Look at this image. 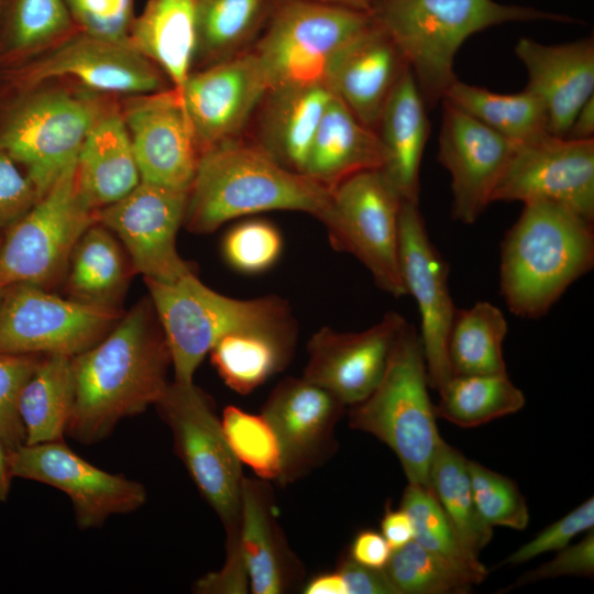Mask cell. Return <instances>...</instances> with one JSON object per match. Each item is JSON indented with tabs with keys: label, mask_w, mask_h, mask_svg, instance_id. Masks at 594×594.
Wrapping results in <instances>:
<instances>
[{
	"label": "cell",
	"mask_w": 594,
	"mask_h": 594,
	"mask_svg": "<svg viewBox=\"0 0 594 594\" xmlns=\"http://www.w3.org/2000/svg\"><path fill=\"white\" fill-rule=\"evenodd\" d=\"M170 365L165 334L151 299H144L72 358L74 403L66 435L82 444L102 441L119 421L160 402Z\"/></svg>",
	"instance_id": "cell-1"
},
{
	"label": "cell",
	"mask_w": 594,
	"mask_h": 594,
	"mask_svg": "<svg viewBox=\"0 0 594 594\" xmlns=\"http://www.w3.org/2000/svg\"><path fill=\"white\" fill-rule=\"evenodd\" d=\"M330 195V188L285 168L256 144L239 138L201 153L184 226L206 234L233 219L275 210L300 211L321 220Z\"/></svg>",
	"instance_id": "cell-2"
},
{
	"label": "cell",
	"mask_w": 594,
	"mask_h": 594,
	"mask_svg": "<svg viewBox=\"0 0 594 594\" xmlns=\"http://www.w3.org/2000/svg\"><path fill=\"white\" fill-rule=\"evenodd\" d=\"M369 13L402 52L428 109L458 79L454 59L471 35L512 22H574L561 13L495 0H376Z\"/></svg>",
	"instance_id": "cell-3"
},
{
	"label": "cell",
	"mask_w": 594,
	"mask_h": 594,
	"mask_svg": "<svg viewBox=\"0 0 594 594\" xmlns=\"http://www.w3.org/2000/svg\"><path fill=\"white\" fill-rule=\"evenodd\" d=\"M593 265V223L553 204H526L502 243L501 293L515 316L536 319Z\"/></svg>",
	"instance_id": "cell-4"
},
{
	"label": "cell",
	"mask_w": 594,
	"mask_h": 594,
	"mask_svg": "<svg viewBox=\"0 0 594 594\" xmlns=\"http://www.w3.org/2000/svg\"><path fill=\"white\" fill-rule=\"evenodd\" d=\"M419 334L407 324L374 391L350 406L349 426L385 443L398 458L408 483L429 485L440 439Z\"/></svg>",
	"instance_id": "cell-5"
},
{
	"label": "cell",
	"mask_w": 594,
	"mask_h": 594,
	"mask_svg": "<svg viewBox=\"0 0 594 594\" xmlns=\"http://www.w3.org/2000/svg\"><path fill=\"white\" fill-rule=\"evenodd\" d=\"M144 280L178 382H193L205 356L226 334L295 323L285 299L229 297L206 286L194 272L173 282Z\"/></svg>",
	"instance_id": "cell-6"
},
{
	"label": "cell",
	"mask_w": 594,
	"mask_h": 594,
	"mask_svg": "<svg viewBox=\"0 0 594 594\" xmlns=\"http://www.w3.org/2000/svg\"><path fill=\"white\" fill-rule=\"evenodd\" d=\"M103 111L98 100L67 90L20 91L0 121V150L23 166L40 199L77 160Z\"/></svg>",
	"instance_id": "cell-7"
},
{
	"label": "cell",
	"mask_w": 594,
	"mask_h": 594,
	"mask_svg": "<svg viewBox=\"0 0 594 594\" xmlns=\"http://www.w3.org/2000/svg\"><path fill=\"white\" fill-rule=\"evenodd\" d=\"M371 23L364 11L314 0H276L252 51L270 88L326 84L332 61Z\"/></svg>",
	"instance_id": "cell-8"
},
{
	"label": "cell",
	"mask_w": 594,
	"mask_h": 594,
	"mask_svg": "<svg viewBox=\"0 0 594 594\" xmlns=\"http://www.w3.org/2000/svg\"><path fill=\"white\" fill-rule=\"evenodd\" d=\"M403 198L383 169L356 173L331 189L321 222L330 244L354 256L382 290L406 296L399 266Z\"/></svg>",
	"instance_id": "cell-9"
},
{
	"label": "cell",
	"mask_w": 594,
	"mask_h": 594,
	"mask_svg": "<svg viewBox=\"0 0 594 594\" xmlns=\"http://www.w3.org/2000/svg\"><path fill=\"white\" fill-rule=\"evenodd\" d=\"M169 427L175 451L199 493L222 521L227 537L240 534L244 475L210 398L194 382H169L155 405Z\"/></svg>",
	"instance_id": "cell-10"
},
{
	"label": "cell",
	"mask_w": 594,
	"mask_h": 594,
	"mask_svg": "<svg viewBox=\"0 0 594 594\" xmlns=\"http://www.w3.org/2000/svg\"><path fill=\"white\" fill-rule=\"evenodd\" d=\"M76 161L7 230L0 248V286L31 284L45 288L52 284L67 270L84 232L97 221V210L79 193Z\"/></svg>",
	"instance_id": "cell-11"
},
{
	"label": "cell",
	"mask_w": 594,
	"mask_h": 594,
	"mask_svg": "<svg viewBox=\"0 0 594 594\" xmlns=\"http://www.w3.org/2000/svg\"><path fill=\"white\" fill-rule=\"evenodd\" d=\"M117 307L65 299L31 284L8 288L0 306V352L75 356L120 320Z\"/></svg>",
	"instance_id": "cell-12"
},
{
	"label": "cell",
	"mask_w": 594,
	"mask_h": 594,
	"mask_svg": "<svg viewBox=\"0 0 594 594\" xmlns=\"http://www.w3.org/2000/svg\"><path fill=\"white\" fill-rule=\"evenodd\" d=\"M494 201L548 202L594 221V140L547 133L516 143Z\"/></svg>",
	"instance_id": "cell-13"
},
{
	"label": "cell",
	"mask_w": 594,
	"mask_h": 594,
	"mask_svg": "<svg viewBox=\"0 0 594 594\" xmlns=\"http://www.w3.org/2000/svg\"><path fill=\"white\" fill-rule=\"evenodd\" d=\"M10 466L13 477L64 492L80 529L98 528L113 515L135 512L147 499L142 483L97 468L64 440L22 444L10 453Z\"/></svg>",
	"instance_id": "cell-14"
},
{
	"label": "cell",
	"mask_w": 594,
	"mask_h": 594,
	"mask_svg": "<svg viewBox=\"0 0 594 594\" xmlns=\"http://www.w3.org/2000/svg\"><path fill=\"white\" fill-rule=\"evenodd\" d=\"M19 91L56 77H73L86 87L108 94L146 95L163 90L162 72L130 42H119L80 31L25 65L7 69Z\"/></svg>",
	"instance_id": "cell-15"
},
{
	"label": "cell",
	"mask_w": 594,
	"mask_h": 594,
	"mask_svg": "<svg viewBox=\"0 0 594 594\" xmlns=\"http://www.w3.org/2000/svg\"><path fill=\"white\" fill-rule=\"evenodd\" d=\"M188 191L141 180L120 200L96 211L97 222L116 233L144 279L173 282L191 272L176 248Z\"/></svg>",
	"instance_id": "cell-16"
},
{
	"label": "cell",
	"mask_w": 594,
	"mask_h": 594,
	"mask_svg": "<svg viewBox=\"0 0 594 594\" xmlns=\"http://www.w3.org/2000/svg\"><path fill=\"white\" fill-rule=\"evenodd\" d=\"M399 266L406 293L419 310L429 386L439 391L452 377L448 338L458 308L450 294L448 264L429 238L418 204L408 201L399 218Z\"/></svg>",
	"instance_id": "cell-17"
},
{
	"label": "cell",
	"mask_w": 594,
	"mask_h": 594,
	"mask_svg": "<svg viewBox=\"0 0 594 594\" xmlns=\"http://www.w3.org/2000/svg\"><path fill=\"white\" fill-rule=\"evenodd\" d=\"M270 89L252 51L191 72L182 99L201 153L239 139Z\"/></svg>",
	"instance_id": "cell-18"
},
{
	"label": "cell",
	"mask_w": 594,
	"mask_h": 594,
	"mask_svg": "<svg viewBox=\"0 0 594 594\" xmlns=\"http://www.w3.org/2000/svg\"><path fill=\"white\" fill-rule=\"evenodd\" d=\"M407 324L400 314L389 311L372 327L358 332L320 328L308 342L302 377L345 406L364 400L383 377Z\"/></svg>",
	"instance_id": "cell-19"
},
{
	"label": "cell",
	"mask_w": 594,
	"mask_h": 594,
	"mask_svg": "<svg viewBox=\"0 0 594 594\" xmlns=\"http://www.w3.org/2000/svg\"><path fill=\"white\" fill-rule=\"evenodd\" d=\"M516 143L442 101L438 160L451 177L452 217L474 223L486 207Z\"/></svg>",
	"instance_id": "cell-20"
},
{
	"label": "cell",
	"mask_w": 594,
	"mask_h": 594,
	"mask_svg": "<svg viewBox=\"0 0 594 594\" xmlns=\"http://www.w3.org/2000/svg\"><path fill=\"white\" fill-rule=\"evenodd\" d=\"M346 406L302 376L283 380L261 414L273 427L282 452L280 484H289L321 464L336 449L334 429Z\"/></svg>",
	"instance_id": "cell-21"
},
{
	"label": "cell",
	"mask_w": 594,
	"mask_h": 594,
	"mask_svg": "<svg viewBox=\"0 0 594 594\" xmlns=\"http://www.w3.org/2000/svg\"><path fill=\"white\" fill-rule=\"evenodd\" d=\"M123 118L141 180L188 191L200 152L182 96L173 88L141 95Z\"/></svg>",
	"instance_id": "cell-22"
},
{
	"label": "cell",
	"mask_w": 594,
	"mask_h": 594,
	"mask_svg": "<svg viewBox=\"0 0 594 594\" xmlns=\"http://www.w3.org/2000/svg\"><path fill=\"white\" fill-rule=\"evenodd\" d=\"M515 53L527 72L526 89L542 103L548 132L564 138L581 107L594 97V40L548 45L529 37Z\"/></svg>",
	"instance_id": "cell-23"
},
{
	"label": "cell",
	"mask_w": 594,
	"mask_h": 594,
	"mask_svg": "<svg viewBox=\"0 0 594 594\" xmlns=\"http://www.w3.org/2000/svg\"><path fill=\"white\" fill-rule=\"evenodd\" d=\"M408 68L397 45L372 20L332 61L326 84L364 125L376 130L393 89Z\"/></svg>",
	"instance_id": "cell-24"
},
{
	"label": "cell",
	"mask_w": 594,
	"mask_h": 594,
	"mask_svg": "<svg viewBox=\"0 0 594 594\" xmlns=\"http://www.w3.org/2000/svg\"><path fill=\"white\" fill-rule=\"evenodd\" d=\"M331 97L326 84L271 87L257 108L253 143L285 168L304 174L314 136Z\"/></svg>",
	"instance_id": "cell-25"
},
{
	"label": "cell",
	"mask_w": 594,
	"mask_h": 594,
	"mask_svg": "<svg viewBox=\"0 0 594 594\" xmlns=\"http://www.w3.org/2000/svg\"><path fill=\"white\" fill-rule=\"evenodd\" d=\"M386 148L376 132L364 125L333 94L314 136L304 174L332 189L345 178L383 169Z\"/></svg>",
	"instance_id": "cell-26"
},
{
	"label": "cell",
	"mask_w": 594,
	"mask_h": 594,
	"mask_svg": "<svg viewBox=\"0 0 594 594\" xmlns=\"http://www.w3.org/2000/svg\"><path fill=\"white\" fill-rule=\"evenodd\" d=\"M80 195L95 210L111 205L135 188L141 176L123 118L105 110L87 134L76 161Z\"/></svg>",
	"instance_id": "cell-27"
},
{
	"label": "cell",
	"mask_w": 594,
	"mask_h": 594,
	"mask_svg": "<svg viewBox=\"0 0 594 594\" xmlns=\"http://www.w3.org/2000/svg\"><path fill=\"white\" fill-rule=\"evenodd\" d=\"M426 102L408 68L393 89L376 132L387 152L383 172L404 201L418 204L420 165L429 136Z\"/></svg>",
	"instance_id": "cell-28"
},
{
	"label": "cell",
	"mask_w": 594,
	"mask_h": 594,
	"mask_svg": "<svg viewBox=\"0 0 594 594\" xmlns=\"http://www.w3.org/2000/svg\"><path fill=\"white\" fill-rule=\"evenodd\" d=\"M270 488L244 477L241 496L240 548L254 594H280L295 582L298 565L275 521Z\"/></svg>",
	"instance_id": "cell-29"
},
{
	"label": "cell",
	"mask_w": 594,
	"mask_h": 594,
	"mask_svg": "<svg viewBox=\"0 0 594 594\" xmlns=\"http://www.w3.org/2000/svg\"><path fill=\"white\" fill-rule=\"evenodd\" d=\"M197 0H148L134 16L130 44L169 78L179 95L195 62Z\"/></svg>",
	"instance_id": "cell-30"
},
{
	"label": "cell",
	"mask_w": 594,
	"mask_h": 594,
	"mask_svg": "<svg viewBox=\"0 0 594 594\" xmlns=\"http://www.w3.org/2000/svg\"><path fill=\"white\" fill-rule=\"evenodd\" d=\"M295 341V323L243 329L219 339L209 353L224 384L246 395L287 365Z\"/></svg>",
	"instance_id": "cell-31"
},
{
	"label": "cell",
	"mask_w": 594,
	"mask_h": 594,
	"mask_svg": "<svg viewBox=\"0 0 594 594\" xmlns=\"http://www.w3.org/2000/svg\"><path fill=\"white\" fill-rule=\"evenodd\" d=\"M74 403L72 358L42 355L19 399L24 444L63 441Z\"/></svg>",
	"instance_id": "cell-32"
},
{
	"label": "cell",
	"mask_w": 594,
	"mask_h": 594,
	"mask_svg": "<svg viewBox=\"0 0 594 594\" xmlns=\"http://www.w3.org/2000/svg\"><path fill=\"white\" fill-rule=\"evenodd\" d=\"M276 0H197L195 61L216 64L253 47Z\"/></svg>",
	"instance_id": "cell-33"
},
{
	"label": "cell",
	"mask_w": 594,
	"mask_h": 594,
	"mask_svg": "<svg viewBox=\"0 0 594 594\" xmlns=\"http://www.w3.org/2000/svg\"><path fill=\"white\" fill-rule=\"evenodd\" d=\"M67 271L72 298L87 304L116 307L127 286L121 248L110 230L97 221L78 240Z\"/></svg>",
	"instance_id": "cell-34"
},
{
	"label": "cell",
	"mask_w": 594,
	"mask_h": 594,
	"mask_svg": "<svg viewBox=\"0 0 594 594\" xmlns=\"http://www.w3.org/2000/svg\"><path fill=\"white\" fill-rule=\"evenodd\" d=\"M442 101L515 143L549 133L541 101L526 88L516 94H498L455 79Z\"/></svg>",
	"instance_id": "cell-35"
},
{
	"label": "cell",
	"mask_w": 594,
	"mask_h": 594,
	"mask_svg": "<svg viewBox=\"0 0 594 594\" xmlns=\"http://www.w3.org/2000/svg\"><path fill=\"white\" fill-rule=\"evenodd\" d=\"M77 31L65 0H6L0 16V64L13 67Z\"/></svg>",
	"instance_id": "cell-36"
},
{
	"label": "cell",
	"mask_w": 594,
	"mask_h": 594,
	"mask_svg": "<svg viewBox=\"0 0 594 594\" xmlns=\"http://www.w3.org/2000/svg\"><path fill=\"white\" fill-rule=\"evenodd\" d=\"M508 331L502 310L488 301L457 309L448 338L452 375L507 373L503 343Z\"/></svg>",
	"instance_id": "cell-37"
},
{
	"label": "cell",
	"mask_w": 594,
	"mask_h": 594,
	"mask_svg": "<svg viewBox=\"0 0 594 594\" xmlns=\"http://www.w3.org/2000/svg\"><path fill=\"white\" fill-rule=\"evenodd\" d=\"M429 485L463 548L479 558L493 537L476 509L468 459L440 437L429 473Z\"/></svg>",
	"instance_id": "cell-38"
},
{
	"label": "cell",
	"mask_w": 594,
	"mask_h": 594,
	"mask_svg": "<svg viewBox=\"0 0 594 594\" xmlns=\"http://www.w3.org/2000/svg\"><path fill=\"white\" fill-rule=\"evenodd\" d=\"M436 416L462 428H473L519 411L526 398L507 373L452 375L438 391Z\"/></svg>",
	"instance_id": "cell-39"
},
{
	"label": "cell",
	"mask_w": 594,
	"mask_h": 594,
	"mask_svg": "<svg viewBox=\"0 0 594 594\" xmlns=\"http://www.w3.org/2000/svg\"><path fill=\"white\" fill-rule=\"evenodd\" d=\"M384 571L398 594H462L481 583L470 572L415 540L393 550Z\"/></svg>",
	"instance_id": "cell-40"
},
{
	"label": "cell",
	"mask_w": 594,
	"mask_h": 594,
	"mask_svg": "<svg viewBox=\"0 0 594 594\" xmlns=\"http://www.w3.org/2000/svg\"><path fill=\"white\" fill-rule=\"evenodd\" d=\"M399 507L411 520L416 542L470 572L480 582L485 580L486 568L463 548L430 487L408 483Z\"/></svg>",
	"instance_id": "cell-41"
},
{
	"label": "cell",
	"mask_w": 594,
	"mask_h": 594,
	"mask_svg": "<svg viewBox=\"0 0 594 594\" xmlns=\"http://www.w3.org/2000/svg\"><path fill=\"white\" fill-rule=\"evenodd\" d=\"M221 425L227 441L241 464L266 481L282 474V452L277 436L262 415L250 414L235 406L222 411Z\"/></svg>",
	"instance_id": "cell-42"
},
{
	"label": "cell",
	"mask_w": 594,
	"mask_h": 594,
	"mask_svg": "<svg viewBox=\"0 0 594 594\" xmlns=\"http://www.w3.org/2000/svg\"><path fill=\"white\" fill-rule=\"evenodd\" d=\"M468 471L476 509L487 526L515 530L528 526V505L513 480L469 459Z\"/></svg>",
	"instance_id": "cell-43"
},
{
	"label": "cell",
	"mask_w": 594,
	"mask_h": 594,
	"mask_svg": "<svg viewBox=\"0 0 594 594\" xmlns=\"http://www.w3.org/2000/svg\"><path fill=\"white\" fill-rule=\"evenodd\" d=\"M283 244V237L275 224L263 219H249L226 233L221 251L226 263L232 270L254 275L276 264Z\"/></svg>",
	"instance_id": "cell-44"
},
{
	"label": "cell",
	"mask_w": 594,
	"mask_h": 594,
	"mask_svg": "<svg viewBox=\"0 0 594 594\" xmlns=\"http://www.w3.org/2000/svg\"><path fill=\"white\" fill-rule=\"evenodd\" d=\"M41 356L0 352V438L10 452L25 443L19 399Z\"/></svg>",
	"instance_id": "cell-45"
},
{
	"label": "cell",
	"mask_w": 594,
	"mask_h": 594,
	"mask_svg": "<svg viewBox=\"0 0 594 594\" xmlns=\"http://www.w3.org/2000/svg\"><path fill=\"white\" fill-rule=\"evenodd\" d=\"M80 32L128 42L134 0H65Z\"/></svg>",
	"instance_id": "cell-46"
},
{
	"label": "cell",
	"mask_w": 594,
	"mask_h": 594,
	"mask_svg": "<svg viewBox=\"0 0 594 594\" xmlns=\"http://www.w3.org/2000/svg\"><path fill=\"white\" fill-rule=\"evenodd\" d=\"M593 526L594 498L590 497L510 553L504 563L518 565L543 553L559 551L569 546L578 535L592 530Z\"/></svg>",
	"instance_id": "cell-47"
},
{
	"label": "cell",
	"mask_w": 594,
	"mask_h": 594,
	"mask_svg": "<svg viewBox=\"0 0 594 594\" xmlns=\"http://www.w3.org/2000/svg\"><path fill=\"white\" fill-rule=\"evenodd\" d=\"M37 200V193L28 176L0 150V230H8Z\"/></svg>",
	"instance_id": "cell-48"
},
{
	"label": "cell",
	"mask_w": 594,
	"mask_h": 594,
	"mask_svg": "<svg viewBox=\"0 0 594 594\" xmlns=\"http://www.w3.org/2000/svg\"><path fill=\"white\" fill-rule=\"evenodd\" d=\"M578 543L557 551L551 560L522 575L516 585L559 576H592L594 574V532L593 529Z\"/></svg>",
	"instance_id": "cell-49"
},
{
	"label": "cell",
	"mask_w": 594,
	"mask_h": 594,
	"mask_svg": "<svg viewBox=\"0 0 594 594\" xmlns=\"http://www.w3.org/2000/svg\"><path fill=\"white\" fill-rule=\"evenodd\" d=\"M249 578L240 544L227 546L224 565L217 572H209L195 584L197 593H246Z\"/></svg>",
	"instance_id": "cell-50"
},
{
	"label": "cell",
	"mask_w": 594,
	"mask_h": 594,
	"mask_svg": "<svg viewBox=\"0 0 594 594\" xmlns=\"http://www.w3.org/2000/svg\"><path fill=\"white\" fill-rule=\"evenodd\" d=\"M348 594H398L384 569H374L343 557L337 566Z\"/></svg>",
	"instance_id": "cell-51"
},
{
	"label": "cell",
	"mask_w": 594,
	"mask_h": 594,
	"mask_svg": "<svg viewBox=\"0 0 594 594\" xmlns=\"http://www.w3.org/2000/svg\"><path fill=\"white\" fill-rule=\"evenodd\" d=\"M392 552L393 549L381 532L364 529L353 538L348 556L360 564L384 569Z\"/></svg>",
	"instance_id": "cell-52"
},
{
	"label": "cell",
	"mask_w": 594,
	"mask_h": 594,
	"mask_svg": "<svg viewBox=\"0 0 594 594\" xmlns=\"http://www.w3.org/2000/svg\"><path fill=\"white\" fill-rule=\"evenodd\" d=\"M381 534L393 550L414 540V528L408 514L402 507L393 509L388 504L381 520Z\"/></svg>",
	"instance_id": "cell-53"
},
{
	"label": "cell",
	"mask_w": 594,
	"mask_h": 594,
	"mask_svg": "<svg viewBox=\"0 0 594 594\" xmlns=\"http://www.w3.org/2000/svg\"><path fill=\"white\" fill-rule=\"evenodd\" d=\"M564 138L594 140V97L581 107Z\"/></svg>",
	"instance_id": "cell-54"
},
{
	"label": "cell",
	"mask_w": 594,
	"mask_h": 594,
	"mask_svg": "<svg viewBox=\"0 0 594 594\" xmlns=\"http://www.w3.org/2000/svg\"><path fill=\"white\" fill-rule=\"evenodd\" d=\"M302 590L305 594H348L346 585L337 570L311 578Z\"/></svg>",
	"instance_id": "cell-55"
},
{
	"label": "cell",
	"mask_w": 594,
	"mask_h": 594,
	"mask_svg": "<svg viewBox=\"0 0 594 594\" xmlns=\"http://www.w3.org/2000/svg\"><path fill=\"white\" fill-rule=\"evenodd\" d=\"M10 451L0 438V502H6L13 479L10 466Z\"/></svg>",
	"instance_id": "cell-56"
},
{
	"label": "cell",
	"mask_w": 594,
	"mask_h": 594,
	"mask_svg": "<svg viewBox=\"0 0 594 594\" xmlns=\"http://www.w3.org/2000/svg\"><path fill=\"white\" fill-rule=\"evenodd\" d=\"M314 1L322 2V3H327L331 6L343 7L348 9H353L358 11L370 12L373 3L376 0H314Z\"/></svg>",
	"instance_id": "cell-57"
},
{
	"label": "cell",
	"mask_w": 594,
	"mask_h": 594,
	"mask_svg": "<svg viewBox=\"0 0 594 594\" xmlns=\"http://www.w3.org/2000/svg\"><path fill=\"white\" fill-rule=\"evenodd\" d=\"M9 287L0 286V306Z\"/></svg>",
	"instance_id": "cell-58"
},
{
	"label": "cell",
	"mask_w": 594,
	"mask_h": 594,
	"mask_svg": "<svg viewBox=\"0 0 594 594\" xmlns=\"http://www.w3.org/2000/svg\"><path fill=\"white\" fill-rule=\"evenodd\" d=\"M4 3H6V0H0V16H1L2 9H3V7H4Z\"/></svg>",
	"instance_id": "cell-59"
}]
</instances>
